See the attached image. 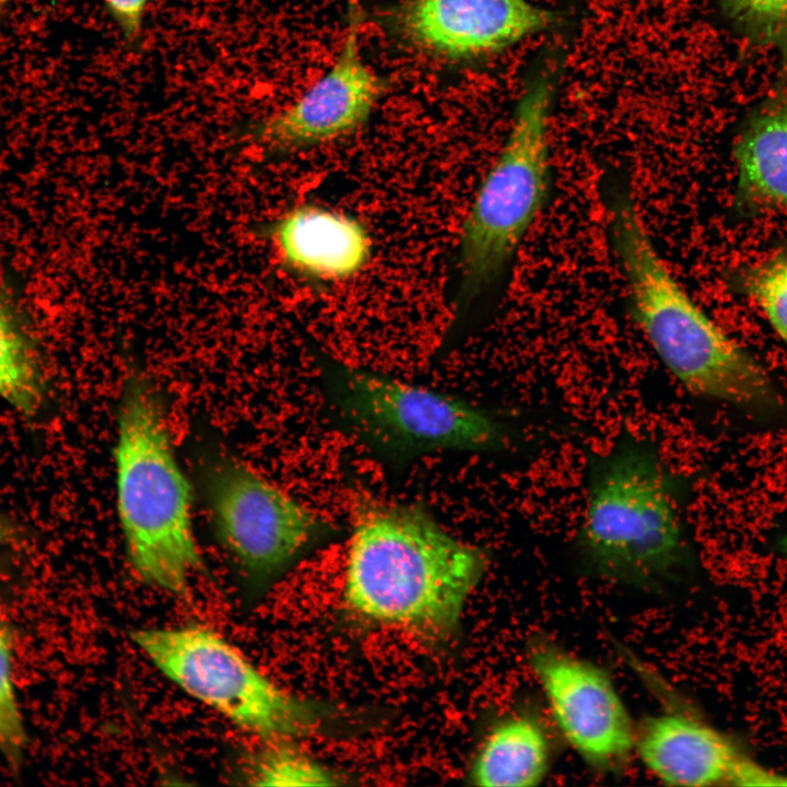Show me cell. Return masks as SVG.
Here are the masks:
<instances>
[{
	"instance_id": "obj_1",
	"label": "cell",
	"mask_w": 787,
	"mask_h": 787,
	"mask_svg": "<svg viewBox=\"0 0 787 787\" xmlns=\"http://www.w3.org/2000/svg\"><path fill=\"white\" fill-rule=\"evenodd\" d=\"M489 559L420 502L360 497L342 578L356 619L442 644L457 631Z\"/></svg>"
},
{
	"instance_id": "obj_2",
	"label": "cell",
	"mask_w": 787,
	"mask_h": 787,
	"mask_svg": "<svg viewBox=\"0 0 787 787\" xmlns=\"http://www.w3.org/2000/svg\"><path fill=\"white\" fill-rule=\"evenodd\" d=\"M689 490L653 438L621 432L586 461L578 557L621 586L656 591L673 584L693 561Z\"/></svg>"
},
{
	"instance_id": "obj_3",
	"label": "cell",
	"mask_w": 787,
	"mask_h": 787,
	"mask_svg": "<svg viewBox=\"0 0 787 787\" xmlns=\"http://www.w3.org/2000/svg\"><path fill=\"white\" fill-rule=\"evenodd\" d=\"M607 225L631 318L673 379L697 398L761 416L779 413L786 401L775 378L674 278L627 188L610 193Z\"/></svg>"
},
{
	"instance_id": "obj_4",
	"label": "cell",
	"mask_w": 787,
	"mask_h": 787,
	"mask_svg": "<svg viewBox=\"0 0 787 787\" xmlns=\"http://www.w3.org/2000/svg\"><path fill=\"white\" fill-rule=\"evenodd\" d=\"M115 504L126 554L145 584L186 595L201 567L192 489L176 454L164 398L149 376L122 385L114 446Z\"/></svg>"
},
{
	"instance_id": "obj_5",
	"label": "cell",
	"mask_w": 787,
	"mask_h": 787,
	"mask_svg": "<svg viewBox=\"0 0 787 787\" xmlns=\"http://www.w3.org/2000/svg\"><path fill=\"white\" fill-rule=\"evenodd\" d=\"M325 400L333 418L373 453L396 462L435 453H501L514 441L496 412L378 371L324 361Z\"/></svg>"
},
{
	"instance_id": "obj_6",
	"label": "cell",
	"mask_w": 787,
	"mask_h": 787,
	"mask_svg": "<svg viewBox=\"0 0 787 787\" xmlns=\"http://www.w3.org/2000/svg\"><path fill=\"white\" fill-rule=\"evenodd\" d=\"M559 73V60L549 59L527 82L507 138L465 215L457 255L461 303L503 275L549 198V121Z\"/></svg>"
},
{
	"instance_id": "obj_7",
	"label": "cell",
	"mask_w": 787,
	"mask_h": 787,
	"mask_svg": "<svg viewBox=\"0 0 787 787\" xmlns=\"http://www.w3.org/2000/svg\"><path fill=\"white\" fill-rule=\"evenodd\" d=\"M132 639L183 691L268 742L306 736L321 724L317 703L272 681L209 626L140 629Z\"/></svg>"
},
{
	"instance_id": "obj_8",
	"label": "cell",
	"mask_w": 787,
	"mask_h": 787,
	"mask_svg": "<svg viewBox=\"0 0 787 787\" xmlns=\"http://www.w3.org/2000/svg\"><path fill=\"white\" fill-rule=\"evenodd\" d=\"M201 488L216 540L252 587L336 531L328 516L231 455L204 462Z\"/></svg>"
},
{
	"instance_id": "obj_9",
	"label": "cell",
	"mask_w": 787,
	"mask_h": 787,
	"mask_svg": "<svg viewBox=\"0 0 787 787\" xmlns=\"http://www.w3.org/2000/svg\"><path fill=\"white\" fill-rule=\"evenodd\" d=\"M526 658L560 733L587 764L614 770L634 754L636 726L600 666L543 636Z\"/></svg>"
},
{
	"instance_id": "obj_10",
	"label": "cell",
	"mask_w": 787,
	"mask_h": 787,
	"mask_svg": "<svg viewBox=\"0 0 787 787\" xmlns=\"http://www.w3.org/2000/svg\"><path fill=\"white\" fill-rule=\"evenodd\" d=\"M349 24L333 63L287 106L256 120L249 140L267 156L279 157L353 134L369 120L387 87L361 52V10Z\"/></svg>"
},
{
	"instance_id": "obj_11",
	"label": "cell",
	"mask_w": 787,
	"mask_h": 787,
	"mask_svg": "<svg viewBox=\"0 0 787 787\" xmlns=\"http://www.w3.org/2000/svg\"><path fill=\"white\" fill-rule=\"evenodd\" d=\"M634 753L672 786H785L787 776L750 759L727 735L688 708H666L636 726Z\"/></svg>"
},
{
	"instance_id": "obj_12",
	"label": "cell",
	"mask_w": 787,
	"mask_h": 787,
	"mask_svg": "<svg viewBox=\"0 0 787 787\" xmlns=\"http://www.w3.org/2000/svg\"><path fill=\"white\" fill-rule=\"evenodd\" d=\"M390 25L418 49L448 59L497 52L556 23L529 0H402Z\"/></svg>"
},
{
	"instance_id": "obj_13",
	"label": "cell",
	"mask_w": 787,
	"mask_h": 787,
	"mask_svg": "<svg viewBox=\"0 0 787 787\" xmlns=\"http://www.w3.org/2000/svg\"><path fill=\"white\" fill-rule=\"evenodd\" d=\"M255 233L284 272L313 285L355 278L374 254L373 235L362 220L313 201L289 207L257 225Z\"/></svg>"
},
{
	"instance_id": "obj_14",
	"label": "cell",
	"mask_w": 787,
	"mask_h": 787,
	"mask_svg": "<svg viewBox=\"0 0 787 787\" xmlns=\"http://www.w3.org/2000/svg\"><path fill=\"white\" fill-rule=\"evenodd\" d=\"M733 156L737 210H787V101L770 102L749 118Z\"/></svg>"
},
{
	"instance_id": "obj_15",
	"label": "cell",
	"mask_w": 787,
	"mask_h": 787,
	"mask_svg": "<svg viewBox=\"0 0 787 787\" xmlns=\"http://www.w3.org/2000/svg\"><path fill=\"white\" fill-rule=\"evenodd\" d=\"M551 748L544 727L518 714L500 721L481 743L470 767L474 785L530 787L547 776Z\"/></svg>"
},
{
	"instance_id": "obj_16",
	"label": "cell",
	"mask_w": 787,
	"mask_h": 787,
	"mask_svg": "<svg viewBox=\"0 0 787 787\" xmlns=\"http://www.w3.org/2000/svg\"><path fill=\"white\" fill-rule=\"evenodd\" d=\"M47 393L42 359L32 333L0 292V399L24 415L35 414Z\"/></svg>"
},
{
	"instance_id": "obj_17",
	"label": "cell",
	"mask_w": 787,
	"mask_h": 787,
	"mask_svg": "<svg viewBox=\"0 0 787 787\" xmlns=\"http://www.w3.org/2000/svg\"><path fill=\"white\" fill-rule=\"evenodd\" d=\"M729 280L737 292L762 309L787 345V243L761 260L736 269Z\"/></svg>"
},
{
	"instance_id": "obj_18",
	"label": "cell",
	"mask_w": 787,
	"mask_h": 787,
	"mask_svg": "<svg viewBox=\"0 0 787 787\" xmlns=\"http://www.w3.org/2000/svg\"><path fill=\"white\" fill-rule=\"evenodd\" d=\"M251 783L265 786H330L339 777L319 761L289 745L270 742L255 759Z\"/></svg>"
},
{
	"instance_id": "obj_19",
	"label": "cell",
	"mask_w": 787,
	"mask_h": 787,
	"mask_svg": "<svg viewBox=\"0 0 787 787\" xmlns=\"http://www.w3.org/2000/svg\"><path fill=\"white\" fill-rule=\"evenodd\" d=\"M14 635L0 618V756L19 771L27 750V732L14 682Z\"/></svg>"
},
{
	"instance_id": "obj_20",
	"label": "cell",
	"mask_w": 787,
	"mask_h": 787,
	"mask_svg": "<svg viewBox=\"0 0 787 787\" xmlns=\"http://www.w3.org/2000/svg\"><path fill=\"white\" fill-rule=\"evenodd\" d=\"M729 20L757 40L787 34V0H720Z\"/></svg>"
},
{
	"instance_id": "obj_21",
	"label": "cell",
	"mask_w": 787,
	"mask_h": 787,
	"mask_svg": "<svg viewBox=\"0 0 787 787\" xmlns=\"http://www.w3.org/2000/svg\"><path fill=\"white\" fill-rule=\"evenodd\" d=\"M105 5L118 25L124 38L133 43L138 39L149 0H104Z\"/></svg>"
},
{
	"instance_id": "obj_22",
	"label": "cell",
	"mask_w": 787,
	"mask_h": 787,
	"mask_svg": "<svg viewBox=\"0 0 787 787\" xmlns=\"http://www.w3.org/2000/svg\"><path fill=\"white\" fill-rule=\"evenodd\" d=\"M22 530L11 518L0 515V543L17 542L22 538Z\"/></svg>"
},
{
	"instance_id": "obj_23",
	"label": "cell",
	"mask_w": 787,
	"mask_h": 787,
	"mask_svg": "<svg viewBox=\"0 0 787 787\" xmlns=\"http://www.w3.org/2000/svg\"><path fill=\"white\" fill-rule=\"evenodd\" d=\"M774 551L783 560L787 561V530L778 535L774 541Z\"/></svg>"
},
{
	"instance_id": "obj_24",
	"label": "cell",
	"mask_w": 787,
	"mask_h": 787,
	"mask_svg": "<svg viewBox=\"0 0 787 787\" xmlns=\"http://www.w3.org/2000/svg\"><path fill=\"white\" fill-rule=\"evenodd\" d=\"M349 2V10H360L359 0H348Z\"/></svg>"
},
{
	"instance_id": "obj_25",
	"label": "cell",
	"mask_w": 787,
	"mask_h": 787,
	"mask_svg": "<svg viewBox=\"0 0 787 787\" xmlns=\"http://www.w3.org/2000/svg\"><path fill=\"white\" fill-rule=\"evenodd\" d=\"M5 1H7V0H0V5H1L3 2H5Z\"/></svg>"
},
{
	"instance_id": "obj_26",
	"label": "cell",
	"mask_w": 787,
	"mask_h": 787,
	"mask_svg": "<svg viewBox=\"0 0 787 787\" xmlns=\"http://www.w3.org/2000/svg\"><path fill=\"white\" fill-rule=\"evenodd\" d=\"M1 568V567H0Z\"/></svg>"
}]
</instances>
